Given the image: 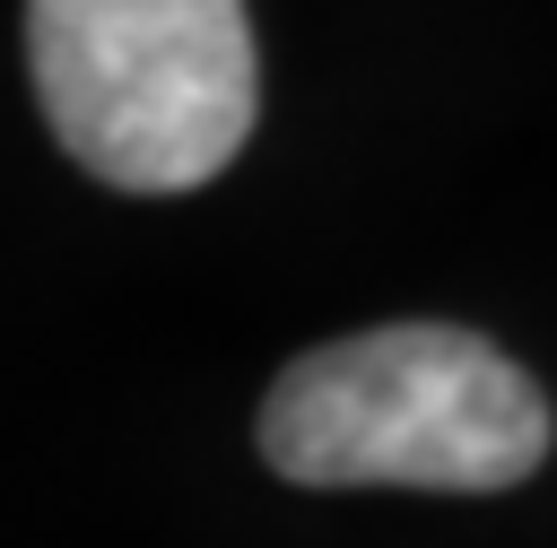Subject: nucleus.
Wrapping results in <instances>:
<instances>
[{
	"label": "nucleus",
	"instance_id": "f257e3e1",
	"mask_svg": "<svg viewBox=\"0 0 557 548\" xmlns=\"http://www.w3.org/2000/svg\"><path fill=\"white\" fill-rule=\"evenodd\" d=\"M261 461L296 487L496 496L548 461V400L461 322H374L270 383Z\"/></svg>",
	"mask_w": 557,
	"mask_h": 548
},
{
	"label": "nucleus",
	"instance_id": "f03ea898",
	"mask_svg": "<svg viewBox=\"0 0 557 548\" xmlns=\"http://www.w3.org/2000/svg\"><path fill=\"white\" fill-rule=\"evenodd\" d=\"M52 139L113 191L209 183L261 113L244 0H26Z\"/></svg>",
	"mask_w": 557,
	"mask_h": 548
}]
</instances>
